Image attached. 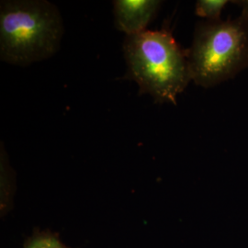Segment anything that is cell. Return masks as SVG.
I'll return each mask as SVG.
<instances>
[{
  "label": "cell",
  "mask_w": 248,
  "mask_h": 248,
  "mask_svg": "<svg viewBox=\"0 0 248 248\" xmlns=\"http://www.w3.org/2000/svg\"><path fill=\"white\" fill-rule=\"evenodd\" d=\"M124 53L127 76L156 103L177 104V96L191 80L187 51H184L168 28L126 36Z\"/></svg>",
  "instance_id": "6da1fadb"
},
{
  "label": "cell",
  "mask_w": 248,
  "mask_h": 248,
  "mask_svg": "<svg viewBox=\"0 0 248 248\" xmlns=\"http://www.w3.org/2000/svg\"><path fill=\"white\" fill-rule=\"evenodd\" d=\"M64 32L55 5L46 0H5L0 5V58L27 66L52 57Z\"/></svg>",
  "instance_id": "7a4b0ae2"
},
{
  "label": "cell",
  "mask_w": 248,
  "mask_h": 248,
  "mask_svg": "<svg viewBox=\"0 0 248 248\" xmlns=\"http://www.w3.org/2000/svg\"><path fill=\"white\" fill-rule=\"evenodd\" d=\"M241 15L227 20H204L196 24L187 51L191 80L212 88L233 78L248 67V1Z\"/></svg>",
  "instance_id": "3957f363"
},
{
  "label": "cell",
  "mask_w": 248,
  "mask_h": 248,
  "mask_svg": "<svg viewBox=\"0 0 248 248\" xmlns=\"http://www.w3.org/2000/svg\"><path fill=\"white\" fill-rule=\"evenodd\" d=\"M162 6L158 0H115L113 13L115 26L126 35H135L146 31Z\"/></svg>",
  "instance_id": "277c9868"
},
{
  "label": "cell",
  "mask_w": 248,
  "mask_h": 248,
  "mask_svg": "<svg viewBox=\"0 0 248 248\" xmlns=\"http://www.w3.org/2000/svg\"><path fill=\"white\" fill-rule=\"evenodd\" d=\"M0 172H1V211L7 212L12 203L15 189L14 172L9 166L5 145L1 142L0 149Z\"/></svg>",
  "instance_id": "5b68a950"
},
{
  "label": "cell",
  "mask_w": 248,
  "mask_h": 248,
  "mask_svg": "<svg viewBox=\"0 0 248 248\" xmlns=\"http://www.w3.org/2000/svg\"><path fill=\"white\" fill-rule=\"evenodd\" d=\"M23 248H70L62 244L56 233L37 231L25 241Z\"/></svg>",
  "instance_id": "8992f818"
},
{
  "label": "cell",
  "mask_w": 248,
  "mask_h": 248,
  "mask_svg": "<svg viewBox=\"0 0 248 248\" xmlns=\"http://www.w3.org/2000/svg\"><path fill=\"white\" fill-rule=\"evenodd\" d=\"M227 3L225 0H199L196 2V15L206 20H220L222 9Z\"/></svg>",
  "instance_id": "52a82bcc"
}]
</instances>
